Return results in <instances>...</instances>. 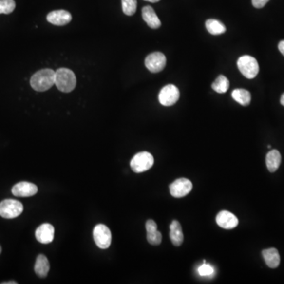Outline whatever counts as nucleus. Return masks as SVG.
I'll return each mask as SVG.
<instances>
[{
	"mask_svg": "<svg viewBox=\"0 0 284 284\" xmlns=\"http://www.w3.org/2000/svg\"><path fill=\"white\" fill-rule=\"evenodd\" d=\"M15 2L14 0H0V15H9L15 11Z\"/></svg>",
	"mask_w": 284,
	"mask_h": 284,
	"instance_id": "b1692460",
	"label": "nucleus"
},
{
	"mask_svg": "<svg viewBox=\"0 0 284 284\" xmlns=\"http://www.w3.org/2000/svg\"><path fill=\"white\" fill-rule=\"evenodd\" d=\"M229 85L230 82L228 79L224 75H220L212 83V88L213 90L217 92L218 94H224L228 90Z\"/></svg>",
	"mask_w": 284,
	"mask_h": 284,
	"instance_id": "4be33fe9",
	"label": "nucleus"
},
{
	"mask_svg": "<svg viewBox=\"0 0 284 284\" xmlns=\"http://www.w3.org/2000/svg\"><path fill=\"white\" fill-rule=\"evenodd\" d=\"M206 29L212 35H220L226 32L225 25L216 19H208L206 22Z\"/></svg>",
	"mask_w": 284,
	"mask_h": 284,
	"instance_id": "412c9836",
	"label": "nucleus"
},
{
	"mask_svg": "<svg viewBox=\"0 0 284 284\" xmlns=\"http://www.w3.org/2000/svg\"><path fill=\"white\" fill-rule=\"evenodd\" d=\"M180 96L178 88L174 85H168L160 90L159 101L164 106H172Z\"/></svg>",
	"mask_w": 284,
	"mask_h": 284,
	"instance_id": "0eeeda50",
	"label": "nucleus"
},
{
	"mask_svg": "<svg viewBox=\"0 0 284 284\" xmlns=\"http://www.w3.org/2000/svg\"><path fill=\"white\" fill-rule=\"evenodd\" d=\"M280 103H281V104L284 107V94H283V95H281V98H280Z\"/></svg>",
	"mask_w": 284,
	"mask_h": 284,
	"instance_id": "cd10ccee",
	"label": "nucleus"
},
{
	"mask_svg": "<svg viewBox=\"0 0 284 284\" xmlns=\"http://www.w3.org/2000/svg\"><path fill=\"white\" fill-rule=\"evenodd\" d=\"M170 239L173 245L179 246L182 245L184 240L183 229L180 223L178 220H173L170 225Z\"/></svg>",
	"mask_w": 284,
	"mask_h": 284,
	"instance_id": "dca6fc26",
	"label": "nucleus"
},
{
	"mask_svg": "<svg viewBox=\"0 0 284 284\" xmlns=\"http://www.w3.org/2000/svg\"><path fill=\"white\" fill-rule=\"evenodd\" d=\"M34 270H35L36 274L40 278H44L48 276V272L50 270V265L46 256L39 254L37 257Z\"/></svg>",
	"mask_w": 284,
	"mask_h": 284,
	"instance_id": "a211bd4d",
	"label": "nucleus"
},
{
	"mask_svg": "<svg viewBox=\"0 0 284 284\" xmlns=\"http://www.w3.org/2000/svg\"><path fill=\"white\" fill-rule=\"evenodd\" d=\"M1 252H2V248L0 246V253H1Z\"/></svg>",
	"mask_w": 284,
	"mask_h": 284,
	"instance_id": "7c9ffc66",
	"label": "nucleus"
},
{
	"mask_svg": "<svg viewBox=\"0 0 284 284\" xmlns=\"http://www.w3.org/2000/svg\"><path fill=\"white\" fill-rule=\"evenodd\" d=\"M237 65L240 72L246 78H254L259 73V64L257 59L252 56H241L237 62Z\"/></svg>",
	"mask_w": 284,
	"mask_h": 284,
	"instance_id": "7ed1b4c3",
	"label": "nucleus"
},
{
	"mask_svg": "<svg viewBox=\"0 0 284 284\" xmlns=\"http://www.w3.org/2000/svg\"><path fill=\"white\" fill-rule=\"evenodd\" d=\"M281 164V155L278 150H273L266 156V165L270 172H275L278 170Z\"/></svg>",
	"mask_w": 284,
	"mask_h": 284,
	"instance_id": "6ab92c4d",
	"label": "nucleus"
},
{
	"mask_svg": "<svg viewBox=\"0 0 284 284\" xmlns=\"http://www.w3.org/2000/svg\"><path fill=\"white\" fill-rule=\"evenodd\" d=\"M267 148H268V149H270V148H271V145H267Z\"/></svg>",
	"mask_w": 284,
	"mask_h": 284,
	"instance_id": "2f4dec72",
	"label": "nucleus"
},
{
	"mask_svg": "<svg viewBox=\"0 0 284 284\" xmlns=\"http://www.w3.org/2000/svg\"><path fill=\"white\" fill-rule=\"evenodd\" d=\"M137 0H122V7L125 15L132 16L137 11Z\"/></svg>",
	"mask_w": 284,
	"mask_h": 284,
	"instance_id": "5701e85b",
	"label": "nucleus"
},
{
	"mask_svg": "<svg viewBox=\"0 0 284 284\" xmlns=\"http://www.w3.org/2000/svg\"><path fill=\"white\" fill-rule=\"evenodd\" d=\"M17 282H14V281H11V282H3L2 284H17Z\"/></svg>",
	"mask_w": 284,
	"mask_h": 284,
	"instance_id": "c85d7f7f",
	"label": "nucleus"
},
{
	"mask_svg": "<svg viewBox=\"0 0 284 284\" xmlns=\"http://www.w3.org/2000/svg\"><path fill=\"white\" fill-rule=\"evenodd\" d=\"M279 50L282 53L283 56H284V40L280 42L278 45Z\"/></svg>",
	"mask_w": 284,
	"mask_h": 284,
	"instance_id": "bb28decb",
	"label": "nucleus"
},
{
	"mask_svg": "<svg viewBox=\"0 0 284 284\" xmlns=\"http://www.w3.org/2000/svg\"><path fill=\"white\" fill-rule=\"evenodd\" d=\"M269 0H252V4L255 8H263Z\"/></svg>",
	"mask_w": 284,
	"mask_h": 284,
	"instance_id": "a878e982",
	"label": "nucleus"
},
{
	"mask_svg": "<svg viewBox=\"0 0 284 284\" xmlns=\"http://www.w3.org/2000/svg\"><path fill=\"white\" fill-rule=\"evenodd\" d=\"M71 19H72V16L71 14L64 10L52 11L47 16L48 22L52 23L55 25H58V26L67 25L71 22Z\"/></svg>",
	"mask_w": 284,
	"mask_h": 284,
	"instance_id": "ddd939ff",
	"label": "nucleus"
},
{
	"mask_svg": "<svg viewBox=\"0 0 284 284\" xmlns=\"http://www.w3.org/2000/svg\"><path fill=\"white\" fill-rule=\"evenodd\" d=\"M263 256L266 265L271 268H276L280 265V257L278 250L275 248L264 249L262 251Z\"/></svg>",
	"mask_w": 284,
	"mask_h": 284,
	"instance_id": "f3484780",
	"label": "nucleus"
},
{
	"mask_svg": "<svg viewBox=\"0 0 284 284\" xmlns=\"http://www.w3.org/2000/svg\"><path fill=\"white\" fill-rule=\"evenodd\" d=\"M55 78L56 71L51 69H43L33 75L30 85L36 91H47L55 85Z\"/></svg>",
	"mask_w": 284,
	"mask_h": 284,
	"instance_id": "f257e3e1",
	"label": "nucleus"
},
{
	"mask_svg": "<svg viewBox=\"0 0 284 284\" xmlns=\"http://www.w3.org/2000/svg\"><path fill=\"white\" fill-rule=\"evenodd\" d=\"M76 76L71 70L60 68L56 71L55 85L62 93L72 92L76 87Z\"/></svg>",
	"mask_w": 284,
	"mask_h": 284,
	"instance_id": "f03ea898",
	"label": "nucleus"
},
{
	"mask_svg": "<svg viewBox=\"0 0 284 284\" xmlns=\"http://www.w3.org/2000/svg\"><path fill=\"white\" fill-rule=\"evenodd\" d=\"M145 227L147 230V240L151 245H160L162 242V234L157 230V224L152 220H149Z\"/></svg>",
	"mask_w": 284,
	"mask_h": 284,
	"instance_id": "4468645a",
	"label": "nucleus"
},
{
	"mask_svg": "<svg viewBox=\"0 0 284 284\" xmlns=\"http://www.w3.org/2000/svg\"><path fill=\"white\" fill-rule=\"evenodd\" d=\"M232 98L243 106L246 107L250 104L251 94L246 89H234L232 92Z\"/></svg>",
	"mask_w": 284,
	"mask_h": 284,
	"instance_id": "aec40b11",
	"label": "nucleus"
},
{
	"mask_svg": "<svg viewBox=\"0 0 284 284\" xmlns=\"http://www.w3.org/2000/svg\"><path fill=\"white\" fill-rule=\"evenodd\" d=\"M22 204L17 200L6 199L0 203V216L6 219H14L22 213Z\"/></svg>",
	"mask_w": 284,
	"mask_h": 284,
	"instance_id": "39448f33",
	"label": "nucleus"
},
{
	"mask_svg": "<svg viewBox=\"0 0 284 284\" xmlns=\"http://www.w3.org/2000/svg\"><path fill=\"white\" fill-rule=\"evenodd\" d=\"M38 188L34 183L21 182L15 185L12 188V193L16 197H28L35 195Z\"/></svg>",
	"mask_w": 284,
	"mask_h": 284,
	"instance_id": "9b49d317",
	"label": "nucleus"
},
{
	"mask_svg": "<svg viewBox=\"0 0 284 284\" xmlns=\"http://www.w3.org/2000/svg\"><path fill=\"white\" fill-rule=\"evenodd\" d=\"M216 220L220 227L226 230L234 229L239 224L238 218L228 211H221L219 212L216 216Z\"/></svg>",
	"mask_w": 284,
	"mask_h": 284,
	"instance_id": "9d476101",
	"label": "nucleus"
},
{
	"mask_svg": "<svg viewBox=\"0 0 284 284\" xmlns=\"http://www.w3.org/2000/svg\"><path fill=\"white\" fill-rule=\"evenodd\" d=\"M94 239L100 249H108L112 243L110 229L104 224H97L94 229Z\"/></svg>",
	"mask_w": 284,
	"mask_h": 284,
	"instance_id": "423d86ee",
	"label": "nucleus"
},
{
	"mask_svg": "<svg viewBox=\"0 0 284 284\" xmlns=\"http://www.w3.org/2000/svg\"><path fill=\"white\" fill-rule=\"evenodd\" d=\"M36 239L42 244H48L54 239L55 228L50 224H43L36 230Z\"/></svg>",
	"mask_w": 284,
	"mask_h": 284,
	"instance_id": "f8f14e48",
	"label": "nucleus"
},
{
	"mask_svg": "<svg viewBox=\"0 0 284 284\" xmlns=\"http://www.w3.org/2000/svg\"><path fill=\"white\" fill-rule=\"evenodd\" d=\"M145 1H147V2H157L160 1V0H145Z\"/></svg>",
	"mask_w": 284,
	"mask_h": 284,
	"instance_id": "c756f323",
	"label": "nucleus"
},
{
	"mask_svg": "<svg viewBox=\"0 0 284 284\" xmlns=\"http://www.w3.org/2000/svg\"><path fill=\"white\" fill-rule=\"evenodd\" d=\"M198 272L201 276H212L214 273V268L209 264H206V261H204L203 265L198 268Z\"/></svg>",
	"mask_w": 284,
	"mask_h": 284,
	"instance_id": "393cba45",
	"label": "nucleus"
},
{
	"mask_svg": "<svg viewBox=\"0 0 284 284\" xmlns=\"http://www.w3.org/2000/svg\"><path fill=\"white\" fill-rule=\"evenodd\" d=\"M170 193L176 198L185 197L190 193L193 189V184L187 178H178L170 185Z\"/></svg>",
	"mask_w": 284,
	"mask_h": 284,
	"instance_id": "1a4fd4ad",
	"label": "nucleus"
},
{
	"mask_svg": "<svg viewBox=\"0 0 284 284\" xmlns=\"http://www.w3.org/2000/svg\"><path fill=\"white\" fill-rule=\"evenodd\" d=\"M166 56L162 52H156L149 55L145 60V67L151 73H159L166 66Z\"/></svg>",
	"mask_w": 284,
	"mask_h": 284,
	"instance_id": "6e6552de",
	"label": "nucleus"
},
{
	"mask_svg": "<svg viewBox=\"0 0 284 284\" xmlns=\"http://www.w3.org/2000/svg\"><path fill=\"white\" fill-rule=\"evenodd\" d=\"M142 18L144 21L151 29H158L161 25V21L156 15L153 8L150 6H146L142 9Z\"/></svg>",
	"mask_w": 284,
	"mask_h": 284,
	"instance_id": "2eb2a0df",
	"label": "nucleus"
},
{
	"mask_svg": "<svg viewBox=\"0 0 284 284\" xmlns=\"http://www.w3.org/2000/svg\"><path fill=\"white\" fill-rule=\"evenodd\" d=\"M154 164V158L148 151H141L132 158L131 161V169L133 172L141 173L150 170Z\"/></svg>",
	"mask_w": 284,
	"mask_h": 284,
	"instance_id": "20e7f679",
	"label": "nucleus"
}]
</instances>
